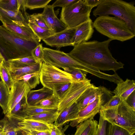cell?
<instances>
[{
	"label": "cell",
	"mask_w": 135,
	"mask_h": 135,
	"mask_svg": "<svg viewBox=\"0 0 135 135\" xmlns=\"http://www.w3.org/2000/svg\"><path fill=\"white\" fill-rule=\"evenodd\" d=\"M112 40L83 42L74 46L67 53L76 61L99 70H112L115 73L123 68L124 64L112 56L109 48Z\"/></svg>",
	"instance_id": "6da1fadb"
},
{
	"label": "cell",
	"mask_w": 135,
	"mask_h": 135,
	"mask_svg": "<svg viewBox=\"0 0 135 135\" xmlns=\"http://www.w3.org/2000/svg\"><path fill=\"white\" fill-rule=\"evenodd\" d=\"M40 41L39 38L31 40L22 38L3 25H0V52L7 62L10 59L32 56V50Z\"/></svg>",
	"instance_id": "7a4b0ae2"
},
{
	"label": "cell",
	"mask_w": 135,
	"mask_h": 135,
	"mask_svg": "<svg viewBox=\"0 0 135 135\" xmlns=\"http://www.w3.org/2000/svg\"><path fill=\"white\" fill-rule=\"evenodd\" d=\"M95 17L112 15L125 22L135 34V7L133 2L103 0L93 12Z\"/></svg>",
	"instance_id": "3957f363"
},
{
	"label": "cell",
	"mask_w": 135,
	"mask_h": 135,
	"mask_svg": "<svg viewBox=\"0 0 135 135\" xmlns=\"http://www.w3.org/2000/svg\"><path fill=\"white\" fill-rule=\"evenodd\" d=\"M93 26L98 32L112 40L124 42L135 36L125 22L115 17L99 16L93 22Z\"/></svg>",
	"instance_id": "277c9868"
},
{
	"label": "cell",
	"mask_w": 135,
	"mask_h": 135,
	"mask_svg": "<svg viewBox=\"0 0 135 135\" xmlns=\"http://www.w3.org/2000/svg\"><path fill=\"white\" fill-rule=\"evenodd\" d=\"M100 114L110 124L122 127L132 133H135V109L126 100L114 107L105 108L102 105Z\"/></svg>",
	"instance_id": "5b68a950"
},
{
	"label": "cell",
	"mask_w": 135,
	"mask_h": 135,
	"mask_svg": "<svg viewBox=\"0 0 135 135\" xmlns=\"http://www.w3.org/2000/svg\"><path fill=\"white\" fill-rule=\"evenodd\" d=\"M92 9L84 0H77L62 8L60 20L68 28H75L90 18Z\"/></svg>",
	"instance_id": "8992f818"
},
{
	"label": "cell",
	"mask_w": 135,
	"mask_h": 135,
	"mask_svg": "<svg viewBox=\"0 0 135 135\" xmlns=\"http://www.w3.org/2000/svg\"><path fill=\"white\" fill-rule=\"evenodd\" d=\"M39 76L43 87L52 90L57 86L78 81L69 73L44 62L41 64Z\"/></svg>",
	"instance_id": "52a82bcc"
},
{
	"label": "cell",
	"mask_w": 135,
	"mask_h": 135,
	"mask_svg": "<svg viewBox=\"0 0 135 135\" xmlns=\"http://www.w3.org/2000/svg\"><path fill=\"white\" fill-rule=\"evenodd\" d=\"M93 84L91 83V80L88 79L71 83L68 89L59 100L57 107L59 113L77 102L85 91Z\"/></svg>",
	"instance_id": "ba28073f"
},
{
	"label": "cell",
	"mask_w": 135,
	"mask_h": 135,
	"mask_svg": "<svg viewBox=\"0 0 135 135\" xmlns=\"http://www.w3.org/2000/svg\"><path fill=\"white\" fill-rule=\"evenodd\" d=\"M44 62L58 68L79 69L80 63L72 58L67 53L58 50L43 47Z\"/></svg>",
	"instance_id": "9c48e42d"
},
{
	"label": "cell",
	"mask_w": 135,
	"mask_h": 135,
	"mask_svg": "<svg viewBox=\"0 0 135 135\" xmlns=\"http://www.w3.org/2000/svg\"><path fill=\"white\" fill-rule=\"evenodd\" d=\"M112 93L111 91L107 89L98 96L94 102L80 110L71 120L70 125L73 127L76 126L86 120L93 118L97 114L100 113L101 106L106 103L105 99L107 96H106Z\"/></svg>",
	"instance_id": "30bf717a"
},
{
	"label": "cell",
	"mask_w": 135,
	"mask_h": 135,
	"mask_svg": "<svg viewBox=\"0 0 135 135\" xmlns=\"http://www.w3.org/2000/svg\"><path fill=\"white\" fill-rule=\"evenodd\" d=\"M75 29V28H68L42 40L46 45L57 49L67 46H72V40Z\"/></svg>",
	"instance_id": "8fae6325"
},
{
	"label": "cell",
	"mask_w": 135,
	"mask_h": 135,
	"mask_svg": "<svg viewBox=\"0 0 135 135\" xmlns=\"http://www.w3.org/2000/svg\"><path fill=\"white\" fill-rule=\"evenodd\" d=\"M28 85L22 80H15L10 90L8 110L10 111L31 90Z\"/></svg>",
	"instance_id": "7c38bea8"
},
{
	"label": "cell",
	"mask_w": 135,
	"mask_h": 135,
	"mask_svg": "<svg viewBox=\"0 0 135 135\" xmlns=\"http://www.w3.org/2000/svg\"><path fill=\"white\" fill-rule=\"evenodd\" d=\"M49 29L55 33L63 31L68 28L57 17L51 5H47L41 13Z\"/></svg>",
	"instance_id": "4fadbf2b"
},
{
	"label": "cell",
	"mask_w": 135,
	"mask_h": 135,
	"mask_svg": "<svg viewBox=\"0 0 135 135\" xmlns=\"http://www.w3.org/2000/svg\"><path fill=\"white\" fill-rule=\"evenodd\" d=\"M94 31L93 22L91 18L75 28L72 40V46L82 42L88 41L92 37Z\"/></svg>",
	"instance_id": "5bb4252c"
},
{
	"label": "cell",
	"mask_w": 135,
	"mask_h": 135,
	"mask_svg": "<svg viewBox=\"0 0 135 135\" xmlns=\"http://www.w3.org/2000/svg\"><path fill=\"white\" fill-rule=\"evenodd\" d=\"M0 20L2 23L15 24L30 27L28 22L20 10L11 11L0 8Z\"/></svg>",
	"instance_id": "9a60e30c"
},
{
	"label": "cell",
	"mask_w": 135,
	"mask_h": 135,
	"mask_svg": "<svg viewBox=\"0 0 135 135\" xmlns=\"http://www.w3.org/2000/svg\"><path fill=\"white\" fill-rule=\"evenodd\" d=\"M17 130L36 131L50 132L54 124L34 120L24 119L18 123Z\"/></svg>",
	"instance_id": "2e32d148"
},
{
	"label": "cell",
	"mask_w": 135,
	"mask_h": 135,
	"mask_svg": "<svg viewBox=\"0 0 135 135\" xmlns=\"http://www.w3.org/2000/svg\"><path fill=\"white\" fill-rule=\"evenodd\" d=\"M117 86L114 90L112 91L114 95L119 97L122 101H125L135 89V81L133 80L127 79L117 83Z\"/></svg>",
	"instance_id": "e0dca14e"
},
{
	"label": "cell",
	"mask_w": 135,
	"mask_h": 135,
	"mask_svg": "<svg viewBox=\"0 0 135 135\" xmlns=\"http://www.w3.org/2000/svg\"><path fill=\"white\" fill-rule=\"evenodd\" d=\"M3 24L10 32L20 38L29 40L39 38L30 27L12 24Z\"/></svg>",
	"instance_id": "ac0fdd59"
},
{
	"label": "cell",
	"mask_w": 135,
	"mask_h": 135,
	"mask_svg": "<svg viewBox=\"0 0 135 135\" xmlns=\"http://www.w3.org/2000/svg\"><path fill=\"white\" fill-rule=\"evenodd\" d=\"M80 110L77 102L63 110L59 113L54 124L59 127L71 120Z\"/></svg>",
	"instance_id": "d6986e66"
},
{
	"label": "cell",
	"mask_w": 135,
	"mask_h": 135,
	"mask_svg": "<svg viewBox=\"0 0 135 135\" xmlns=\"http://www.w3.org/2000/svg\"><path fill=\"white\" fill-rule=\"evenodd\" d=\"M106 89L103 86L96 87L93 84L85 91L77 102L79 110L86 107L91 99L99 95Z\"/></svg>",
	"instance_id": "ffe728a7"
},
{
	"label": "cell",
	"mask_w": 135,
	"mask_h": 135,
	"mask_svg": "<svg viewBox=\"0 0 135 135\" xmlns=\"http://www.w3.org/2000/svg\"><path fill=\"white\" fill-rule=\"evenodd\" d=\"M53 94L52 90L43 87L36 90H30L26 96L27 103L28 105H34L40 101Z\"/></svg>",
	"instance_id": "44dd1931"
},
{
	"label": "cell",
	"mask_w": 135,
	"mask_h": 135,
	"mask_svg": "<svg viewBox=\"0 0 135 135\" xmlns=\"http://www.w3.org/2000/svg\"><path fill=\"white\" fill-rule=\"evenodd\" d=\"M26 96L23 97L10 111L5 115L9 119L17 123L24 119L25 117L23 110L28 104Z\"/></svg>",
	"instance_id": "7402d4cb"
},
{
	"label": "cell",
	"mask_w": 135,
	"mask_h": 135,
	"mask_svg": "<svg viewBox=\"0 0 135 135\" xmlns=\"http://www.w3.org/2000/svg\"><path fill=\"white\" fill-rule=\"evenodd\" d=\"M42 63H36L33 65L17 67L7 66L12 78L14 80L16 78L24 75L40 71Z\"/></svg>",
	"instance_id": "603a6c76"
},
{
	"label": "cell",
	"mask_w": 135,
	"mask_h": 135,
	"mask_svg": "<svg viewBox=\"0 0 135 135\" xmlns=\"http://www.w3.org/2000/svg\"><path fill=\"white\" fill-rule=\"evenodd\" d=\"M98 126V122L94 118L86 120L76 126L78 135H96Z\"/></svg>",
	"instance_id": "cb8c5ba5"
},
{
	"label": "cell",
	"mask_w": 135,
	"mask_h": 135,
	"mask_svg": "<svg viewBox=\"0 0 135 135\" xmlns=\"http://www.w3.org/2000/svg\"><path fill=\"white\" fill-rule=\"evenodd\" d=\"M10 90L2 81H0V106L5 115L8 111Z\"/></svg>",
	"instance_id": "d4e9b609"
},
{
	"label": "cell",
	"mask_w": 135,
	"mask_h": 135,
	"mask_svg": "<svg viewBox=\"0 0 135 135\" xmlns=\"http://www.w3.org/2000/svg\"><path fill=\"white\" fill-rule=\"evenodd\" d=\"M59 114L58 111L55 112H45L26 117L24 119H29L52 124L55 121Z\"/></svg>",
	"instance_id": "484cf974"
},
{
	"label": "cell",
	"mask_w": 135,
	"mask_h": 135,
	"mask_svg": "<svg viewBox=\"0 0 135 135\" xmlns=\"http://www.w3.org/2000/svg\"><path fill=\"white\" fill-rule=\"evenodd\" d=\"M17 123L9 119L6 116L0 121V130H3L5 135H17Z\"/></svg>",
	"instance_id": "4316f807"
},
{
	"label": "cell",
	"mask_w": 135,
	"mask_h": 135,
	"mask_svg": "<svg viewBox=\"0 0 135 135\" xmlns=\"http://www.w3.org/2000/svg\"><path fill=\"white\" fill-rule=\"evenodd\" d=\"M40 71L27 74L16 78L15 80H22L31 89L35 88L40 82Z\"/></svg>",
	"instance_id": "83f0119b"
},
{
	"label": "cell",
	"mask_w": 135,
	"mask_h": 135,
	"mask_svg": "<svg viewBox=\"0 0 135 135\" xmlns=\"http://www.w3.org/2000/svg\"><path fill=\"white\" fill-rule=\"evenodd\" d=\"M0 76L1 80L10 90L13 85L14 80L5 61H4L2 64L0 70Z\"/></svg>",
	"instance_id": "f1b7e54d"
},
{
	"label": "cell",
	"mask_w": 135,
	"mask_h": 135,
	"mask_svg": "<svg viewBox=\"0 0 135 135\" xmlns=\"http://www.w3.org/2000/svg\"><path fill=\"white\" fill-rule=\"evenodd\" d=\"M57 111V108H45L35 105H28L24 108L23 110L25 118L27 116L43 113L55 112Z\"/></svg>",
	"instance_id": "f546056e"
},
{
	"label": "cell",
	"mask_w": 135,
	"mask_h": 135,
	"mask_svg": "<svg viewBox=\"0 0 135 135\" xmlns=\"http://www.w3.org/2000/svg\"><path fill=\"white\" fill-rule=\"evenodd\" d=\"M36 63L33 57L31 56L9 60L8 61L7 64L8 66L17 67L29 66Z\"/></svg>",
	"instance_id": "4dcf8cb0"
},
{
	"label": "cell",
	"mask_w": 135,
	"mask_h": 135,
	"mask_svg": "<svg viewBox=\"0 0 135 135\" xmlns=\"http://www.w3.org/2000/svg\"><path fill=\"white\" fill-rule=\"evenodd\" d=\"M28 25L35 34L41 40H43L55 34L49 29L38 26L31 22H28Z\"/></svg>",
	"instance_id": "1f68e13d"
},
{
	"label": "cell",
	"mask_w": 135,
	"mask_h": 135,
	"mask_svg": "<svg viewBox=\"0 0 135 135\" xmlns=\"http://www.w3.org/2000/svg\"><path fill=\"white\" fill-rule=\"evenodd\" d=\"M59 99L54 94L36 103L34 105L45 108H57Z\"/></svg>",
	"instance_id": "d6a6232c"
},
{
	"label": "cell",
	"mask_w": 135,
	"mask_h": 135,
	"mask_svg": "<svg viewBox=\"0 0 135 135\" xmlns=\"http://www.w3.org/2000/svg\"><path fill=\"white\" fill-rule=\"evenodd\" d=\"M51 0H26V8L30 9L44 8Z\"/></svg>",
	"instance_id": "836d02e7"
},
{
	"label": "cell",
	"mask_w": 135,
	"mask_h": 135,
	"mask_svg": "<svg viewBox=\"0 0 135 135\" xmlns=\"http://www.w3.org/2000/svg\"><path fill=\"white\" fill-rule=\"evenodd\" d=\"M29 22L33 23L38 26L49 29L41 13H33L29 15L28 23Z\"/></svg>",
	"instance_id": "e575fe53"
},
{
	"label": "cell",
	"mask_w": 135,
	"mask_h": 135,
	"mask_svg": "<svg viewBox=\"0 0 135 135\" xmlns=\"http://www.w3.org/2000/svg\"><path fill=\"white\" fill-rule=\"evenodd\" d=\"M126 129L119 126L110 124L108 135H134Z\"/></svg>",
	"instance_id": "d590c367"
},
{
	"label": "cell",
	"mask_w": 135,
	"mask_h": 135,
	"mask_svg": "<svg viewBox=\"0 0 135 135\" xmlns=\"http://www.w3.org/2000/svg\"><path fill=\"white\" fill-rule=\"evenodd\" d=\"M110 124L108 122L104 119L100 115L96 135H108Z\"/></svg>",
	"instance_id": "8d00e7d4"
},
{
	"label": "cell",
	"mask_w": 135,
	"mask_h": 135,
	"mask_svg": "<svg viewBox=\"0 0 135 135\" xmlns=\"http://www.w3.org/2000/svg\"><path fill=\"white\" fill-rule=\"evenodd\" d=\"M64 70L70 74L75 80L78 81H84L88 79L86 74L81 70L77 69H66Z\"/></svg>",
	"instance_id": "74e56055"
},
{
	"label": "cell",
	"mask_w": 135,
	"mask_h": 135,
	"mask_svg": "<svg viewBox=\"0 0 135 135\" xmlns=\"http://www.w3.org/2000/svg\"><path fill=\"white\" fill-rule=\"evenodd\" d=\"M0 8L3 9L18 11L17 0H0Z\"/></svg>",
	"instance_id": "f35d334b"
},
{
	"label": "cell",
	"mask_w": 135,
	"mask_h": 135,
	"mask_svg": "<svg viewBox=\"0 0 135 135\" xmlns=\"http://www.w3.org/2000/svg\"><path fill=\"white\" fill-rule=\"evenodd\" d=\"M43 48L42 44H40L31 52V55L37 63L41 64L44 62Z\"/></svg>",
	"instance_id": "ab89813d"
},
{
	"label": "cell",
	"mask_w": 135,
	"mask_h": 135,
	"mask_svg": "<svg viewBox=\"0 0 135 135\" xmlns=\"http://www.w3.org/2000/svg\"><path fill=\"white\" fill-rule=\"evenodd\" d=\"M71 83L63 84L55 86L52 90L53 94L60 99L68 89Z\"/></svg>",
	"instance_id": "60d3db41"
},
{
	"label": "cell",
	"mask_w": 135,
	"mask_h": 135,
	"mask_svg": "<svg viewBox=\"0 0 135 135\" xmlns=\"http://www.w3.org/2000/svg\"><path fill=\"white\" fill-rule=\"evenodd\" d=\"M122 101L119 97L114 95L102 106L105 108L114 107L118 105Z\"/></svg>",
	"instance_id": "b9f144b4"
},
{
	"label": "cell",
	"mask_w": 135,
	"mask_h": 135,
	"mask_svg": "<svg viewBox=\"0 0 135 135\" xmlns=\"http://www.w3.org/2000/svg\"><path fill=\"white\" fill-rule=\"evenodd\" d=\"M17 135H50V133L47 132L36 131H28L17 130Z\"/></svg>",
	"instance_id": "7bdbcfd3"
},
{
	"label": "cell",
	"mask_w": 135,
	"mask_h": 135,
	"mask_svg": "<svg viewBox=\"0 0 135 135\" xmlns=\"http://www.w3.org/2000/svg\"><path fill=\"white\" fill-rule=\"evenodd\" d=\"M77 1V0H57L51 5L54 8L57 7H61L62 8Z\"/></svg>",
	"instance_id": "ee69618b"
},
{
	"label": "cell",
	"mask_w": 135,
	"mask_h": 135,
	"mask_svg": "<svg viewBox=\"0 0 135 135\" xmlns=\"http://www.w3.org/2000/svg\"><path fill=\"white\" fill-rule=\"evenodd\" d=\"M127 104L135 109V91H134L128 97L126 100Z\"/></svg>",
	"instance_id": "f6af8a7d"
},
{
	"label": "cell",
	"mask_w": 135,
	"mask_h": 135,
	"mask_svg": "<svg viewBox=\"0 0 135 135\" xmlns=\"http://www.w3.org/2000/svg\"><path fill=\"white\" fill-rule=\"evenodd\" d=\"M103 0H84L85 3L92 9L97 7Z\"/></svg>",
	"instance_id": "bcb514c9"
},
{
	"label": "cell",
	"mask_w": 135,
	"mask_h": 135,
	"mask_svg": "<svg viewBox=\"0 0 135 135\" xmlns=\"http://www.w3.org/2000/svg\"><path fill=\"white\" fill-rule=\"evenodd\" d=\"M50 135H62V134L59 127L54 124L50 133Z\"/></svg>",
	"instance_id": "7dc6e473"
},
{
	"label": "cell",
	"mask_w": 135,
	"mask_h": 135,
	"mask_svg": "<svg viewBox=\"0 0 135 135\" xmlns=\"http://www.w3.org/2000/svg\"><path fill=\"white\" fill-rule=\"evenodd\" d=\"M4 61H5L3 56L2 55V54L0 52V70L1 66L3 62Z\"/></svg>",
	"instance_id": "c3c4849f"
},
{
	"label": "cell",
	"mask_w": 135,
	"mask_h": 135,
	"mask_svg": "<svg viewBox=\"0 0 135 135\" xmlns=\"http://www.w3.org/2000/svg\"><path fill=\"white\" fill-rule=\"evenodd\" d=\"M0 135H5V134L3 130H0Z\"/></svg>",
	"instance_id": "681fc988"
},
{
	"label": "cell",
	"mask_w": 135,
	"mask_h": 135,
	"mask_svg": "<svg viewBox=\"0 0 135 135\" xmlns=\"http://www.w3.org/2000/svg\"><path fill=\"white\" fill-rule=\"evenodd\" d=\"M78 131L77 130H76V131L74 134L72 135H78Z\"/></svg>",
	"instance_id": "f907efd6"
}]
</instances>
